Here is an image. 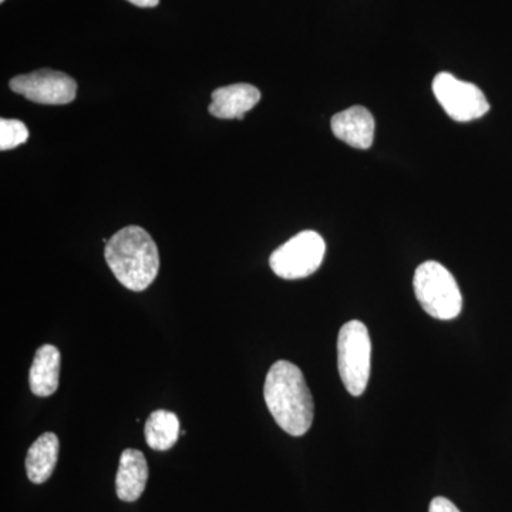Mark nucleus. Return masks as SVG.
Wrapping results in <instances>:
<instances>
[{"label": "nucleus", "instance_id": "obj_1", "mask_svg": "<svg viewBox=\"0 0 512 512\" xmlns=\"http://www.w3.org/2000/svg\"><path fill=\"white\" fill-rule=\"evenodd\" d=\"M264 397L269 412L285 433L301 437L311 429L315 404L298 366L286 360L274 363L266 375Z\"/></svg>", "mask_w": 512, "mask_h": 512}, {"label": "nucleus", "instance_id": "obj_2", "mask_svg": "<svg viewBox=\"0 0 512 512\" xmlns=\"http://www.w3.org/2000/svg\"><path fill=\"white\" fill-rule=\"evenodd\" d=\"M107 265L124 288L146 291L160 269V254L146 229L130 225L120 229L106 244Z\"/></svg>", "mask_w": 512, "mask_h": 512}, {"label": "nucleus", "instance_id": "obj_3", "mask_svg": "<svg viewBox=\"0 0 512 512\" xmlns=\"http://www.w3.org/2000/svg\"><path fill=\"white\" fill-rule=\"evenodd\" d=\"M414 293L431 318L451 320L463 309V295L451 272L436 261L423 262L413 279Z\"/></svg>", "mask_w": 512, "mask_h": 512}, {"label": "nucleus", "instance_id": "obj_4", "mask_svg": "<svg viewBox=\"0 0 512 512\" xmlns=\"http://www.w3.org/2000/svg\"><path fill=\"white\" fill-rule=\"evenodd\" d=\"M372 342L369 330L360 320H350L340 329L338 338V366L340 379L352 396L365 393L370 377Z\"/></svg>", "mask_w": 512, "mask_h": 512}, {"label": "nucleus", "instance_id": "obj_5", "mask_svg": "<svg viewBox=\"0 0 512 512\" xmlns=\"http://www.w3.org/2000/svg\"><path fill=\"white\" fill-rule=\"evenodd\" d=\"M325 252V241L318 232L303 231L276 249L269 258V265L279 278L295 281L315 274Z\"/></svg>", "mask_w": 512, "mask_h": 512}, {"label": "nucleus", "instance_id": "obj_6", "mask_svg": "<svg viewBox=\"0 0 512 512\" xmlns=\"http://www.w3.org/2000/svg\"><path fill=\"white\" fill-rule=\"evenodd\" d=\"M433 93L448 116L458 123L481 119L490 110V104L477 86L461 82L450 73L434 77Z\"/></svg>", "mask_w": 512, "mask_h": 512}, {"label": "nucleus", "instance_id": "obj_7", "mask_svg": "<svg viewBox=\"0 0 512 512\" xmlns=\"http://www.w3.org/2000/svg\"><path fill=\"white\" fill-rule=\"evenodd\" d=\"M13 92L39 104L60 106L76 99L77 83L69 74L42 69L13 77L9 83Z\"/></svg>", "mask_w": 512, "mask_h": 512}, {"label": "nucleus", "instance_id": "obj_8", "mask_svg": "<svg viewBox=\"0 0 512 512\" xmlns=\"http://www.w3.org/2000/svg\"><path fill=\"white\" fill-rule=\"evenodd\" d=\"M333 134L350 147L367 150L375 140V119L362 106L350 107L332 117Z\"/></svg>", "mask_w": 512, "mask_h": 512}, {"label": "nucleus", "instance_id": "obj_9", "mask_svg": "<svg viewBox=\"0 0 512 512\" xmlns=\"http://www.w3.org/2000/svg\"><path fill=\"white\" fill-rule=\"evenodd\" d=\"M261 100V92L252 84L238 83L220 87L212 93L208 110L217 119H244L245 113L254 109Z\"/></svg>", "mask_w": 512, "mask_h": 512}, {"label": "nucleus", "instance_id": "obj_10", "mask_svg": "<svg viewBox=\"0 0 512 512\" xmlns=\"http://www.w3.org/2000/svg\"><path fill=\"white\" fill-rule=\"evenodd\" d=\"M148 480V464L141 451L127 448L120 457L116 477L117 497L124 503H134L143 495Z\"/></svg>", "mask_w": 512, "mask_h": 512}, {"label": "nucleus", "instance_id": "obj_11", "mask_svg": "<svg viewBox=\"0 0 512 512\" xmlns=\"http://www.w3.org/2000/svg\"><path fill=\"white\" fill-rule=\"evenodd\" d=\"M60 352L56 346L45 345L37 349L30 367V390L37 397H49L56 393L60 379Z\"/></svg>", "mask_w": 512, "mask_h": 512}, {"label": "nucleus", "instance_id": "obj_12", "mask_svg": "<svg viewBox=\"0 0 512 512\" xmlns=\"http://www.w3.org/2000/svg\"><path fill=\"white\" fill-rule=\"evenodd\" d=\"M59 439L55 433H45L29 448L26 473L33 484H43L52 477L59 458Z\"/></svg>", "mask_w": 512, "mask_h": 512}, {"label": "nucleus", "instance_id": "obj_13", "mask_svg": "<svg viewBox=\"0 0 512 512\" xmlns=\"http://www.w3.org/2000/svg\"><path fill=\"white\" fill-rule=\"evenodd\" d=\"M180 420L168 410H157L148 416L144 436L148 447L156 451H167L177 444L180 437Z\"/></svg>", "mask_w": 512, "mask_h": 512}, {"label": "nucleus", "instance_id": "obj_14", "mask_svg": "<svg viewBox=\"0 0 512 512\" xmlns=\"http://www.w3.org/2000/svg\"><path fill=\"white\" fill-rule=\"evenodd\" d=\"M29 138V130L22 121L0 120V150H12L25 144Z\"/></svg>", "mask_w": 512, "mask_h": 512}, {"label": "nucleus", "instance_id": "obj_15", "mask_svg": "<svg viewBox=\"0 0 512 512\" xmlns=\"http://www.w3.org/2000/svg\"><path fill=\"white\" fill-rule=\"evenodd\" d=\"M429 512H461L456 505L446 497H436L431 500Z\"/></svg>", "mask_w": 512, "mask_h": 512}, {"label": "nucleus", "instance_id": "obj_16", "mask_svg": "<svg viewBox=\"0 0 512 512\" xmlns=\"http://www.w3.org/2000/svg\"><path fill=\"white\" fill-rule=\"evenodd\" d=\"M128 2L133 3L138 8H156L160 0H128Z\"/></svg>", "mask_w": 512, "mask_h": 512}, {"label": "nucleus", "instance_id": "obj_17", "mask_svg": "<svg viewBox=\"0 0 512 512\" xmlns=\"http://www.w3.org/2000/svg\"><path fill=\"white\" fill-rule=\"evenodd\" d=\"M0 2H2V3H3V2H5V0H0Z\"/></svg>", "mask_w": 512, "mask_h": 512}]
</instances>
